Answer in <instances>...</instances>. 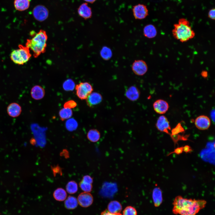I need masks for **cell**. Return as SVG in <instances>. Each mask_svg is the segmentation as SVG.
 <instances>
[{"mask_svg": "<svg viewBox=\"0 0 215 215\" xmlns=\"http://www.w3.org/2000/svg\"><path fill=\"white\" fill-rule=\"evenodd\" d=\"M122 209L120 203L117 201H111L108 204V210L112 213H120Z\"/></svg>", "mask_w": 215, "mask_h": 215, "instance_id": "obj_21", "label": "cell"}, {"mask_svg": "<svg viewBox=\"0 0 215 215\" xmlns=\"http://www.w3.org/2000/svg\"><path fill=\"white\" fill-rule=\"evenodd\" d=\"M54 198L56 200L62 201L65 200L67 197V194L65 191L62 188L56 189L53 194Z\"/></svg>", "mask_w": 215, "mask_h": 215, "instance_id": "obj_23", "label": "cell"}, {"mask_svg": "<svg viewBox=\"0 0 215 215\" xmlns=\"http://www.w3.org/2000/svg\"><path fill=\"white\" fill-rule=\"evenodd\" d=\"M156 126L159 131L169 134L168 130H171L170 122L167 118L164 115H161L158 119Z\"/></svg>", "mask_w": 215, "mask_h": 215, "instance_id": "obj_11", "label": "cell"}, {"mask_svg": "<svg viewBox=\"0 0 215 215\" xmlns=\"http://www.w3.org/2000/svg\"><path fill=\"white\" fill-rule=\"evenodd\" d=\"M132 11L134 18L137 19H144L148 14L147 6L142 4H138L134 6L132 9Z\"/></svg>", "mask_w": 215, "mask_h": 215, "instance_id": "obj_8", "label": "cell"}, {"mask_svg": "<svg viewBox=\"0 0 215 215\" xmlns=\"http://www.w3.org/2000/svg\"><path fill=\"white\" fill-rule=\"evenodd\" d=\"M101 215H122L120 213H112L106 210L102 212Z\"/></svg>", "mask_w": 215, "mask_h": 215, "instance_id": "obj_35", "label": "cell"}, {"mask_svg": "<svg viewBox=\"0 0 215 215\" xmlns=\"http://www.w3.org/2000/svg\"><path fill=\"white\" fill-rule=\"evenodd\" d=\"M77 96L81 100L86 99L93 90L92 85L87 82H81L75 87Z\"/></svg>", "mask_w": 215, "mask_h": 215, "instance_id": "obj_5", "label": "cell"}, {"mask_svg": "<svg viewBox=\"0 0 215 215\" xmlns=\"http://www.w3.org/2000/svg\"><path fill=\"white\" fill-rule=\"evenodd\" d=\"M66 188L67 192L69 194H72L75 193L78 190V185L76 182L71 181L67 184Z\"/></svg>", "mask_w": 215, "mask_h": 215, "instance_id": "obj_27", "label": "cell"}, {"mask_svg": "<svg viewBox=\"0 0 215 215\" xmlns=\"http://www.w3.org/2000/svg\"><path fill=\"white\" fill-rule=\"evenodd\" d=\"M22 110L21 106L16 102L10 104L7 108V112L8 115L14 118L19 116L21 113Z\"/></svg>", "mask_w": 215, "mask_h": 215, "instance_id": "obj_14", "label": "cell"}, {"mask_svg": "<svg viewBox=\"0 0 215 215\" xmlns=\"http://www.w3.org/2000/svg\"><path fill=\"white\" fill-rule=\"evenodd\" d=\"M75 86L74 81L71 79L66 80L64 82L63 85V89L65 91H69L73 90Z\"/></svg>", "mask_w": 215, "mask_h": 215, "instance_id": "obj_29", "label": "cell"}, {"mask_svg": "<svg viewBox=\"0 0 215 215\" xmlns=\"http://www.w3.org/2000/svg\"><path fill=\"white\" fill-rule=\"evenodd\" d=\"M140 92L139 89L135 86H131L127 89L125 93V96L129 100L135 101L139 98Z\"/></svg>", "mask_w": 215, "mask_h": 215, "instance_id": "obj_15", "label": "cell"}, {"mask_svg": "<svg viewBox=\"0 0 215 215\" xmlns=\"http://www.w3.org/2000/svg\"><path fill=\"white\" fill-rule=\"evenodd\" d=\"M73 114L72 111L71 109L63 108L61 109L59 112L60 119L63 121L70 118Z\"/></svg>", "mask_w": 215, "mask_h": 215, "instance_id": "obj_25", "label": "cell"}, {"mask_svg": "<svg viewBox=\"0 0 215 215\" xmlns=\"http://www.w3.org/2000/svg\"><path fill=\"white\" fill-rule=\"evenodd\" d=\"M102 97L99 93L92 92L87 97L86 102L87 105L90 108H93L102 101Z\"/></svg>", "mask_w": 215, "mask_h": 215, "instance_id": "obj_13", "label": "cell"}, {"mask_svg": "<svg viewBox=\"0 0 215 215\" xmlns=\"http://www.w3.org/2000/svg\"><path fill=\"white\" fill-rule=\"evenodd\" d=\"M82 180L85 182L91 184H92L93 182V178L88 175L84 176Z\"/></svg>", "mask_w": 215, "mask_h": 215, "instance_id": "obj_33", "label": "cell"}, {"mask_svg": "<svg viewBox=\"0 0 215 215\" xmlns=\"http://www.w3.org/2000/svg\"><path fill=\"white\" fill-rule=\"evenodd\" d=\"M44 89L41 86L36 85L31 88L30 94L32 97L36 100H40L44 97L45 95Z\"/></svg>", "mask_w": 215, "mask_h": 215, "instance_id": "obj_16", "label": "cell"}, {"mask_svg": "<svg viewBox=\"0 0 215 215\" xmlns=\"http://www.w3.org/2000/svg\"><path fill=\"white\" fill-rule=\"evenodd\" d=\"M208 17L212 20H215V9L214 8H212L209 10L208 13Z\"/></svg>", "mask_w": 215, "mask_h": 215, "instance_id": "obj_34", "label": "cell"}, {"mask_svg": "<svg viewBox=\"0 0 215 215\" xmlns=\"http://www.w3.org/2000/svg\"><path fill=\"white\" fill-rule=\"evenodd\" d=\"M208 72L205 70H203L201 73L202 76L204 78H206L207 77L208 75Z\"/></svg>", "mask_w": 215, "mask_h": 215, "instance_id": "obj_39", "label": "cell"}, {"mask_svg": "<svg viewBox=\"0 0 215 215\" xmlns=\"http://www.w3.org/2000/svg\"><path fill=\"white\" fill-rule=\"evenodd\" d=\"M31 56L30 49L25 45L19 44L17 49L11 52L10 58L15 64L22 65L28 62Z\"/></svg>", "mask_w": 215, "mask_h": 215, "instance_id": "obj_4", "label": "cell"}, {"mask_svg": "<svg viewBox=\"0 0 215 215\" xmlns=\"http://www.w3.org/2000/svg\"><path fill=\"white\" fill-rule=\"evenodd\" d=\"M30 1L31 0H15V8L19 11H24L29 7Z\"/></svg>", "mask_w": 215, "mask_h": 215, "instance_id": "obj_20", "label": "cell"}, {"mask_svg": "<svg viewBox=\"0 0 215 215\" xmlns=\"http://www.w3.org/2000/svg\"><path fill=\"white\" fill-rule=\"evenodd\" d=\"M206 203L205 200L188 199L178 196L173 200L172 211L175 214L196 215L205 207Z\"/></svg>", "mask_w": 215, "mask_h": 215, "instance_id": "obj_1", "label": "cell"}, {"mask_svg": "<svg viewBox=\"0 0 215 215\" xmlns=\"http://www.w3.org/2000/svg\"><path fill=\"white\" fill-rule=\"evenodd\" d=\"M77 199L80 205L84 208L90 206L93 202V197L91 194L85 192L79 195Z\"/></svg>", "mask_w": 215, "mask_h": 215, "instance_id": "obj_10", "label": "cell"}, {"mask_svg": "<svg viewBox=\"0 0 215 215\" xmlns=\"http://www.w3.org/2000/svg\"><path fill=\"white\" fill-rule=\"evenodd\" d=\"M137 212L136 209L131 206L125 208L123 211V215H137Z\"/></svg>", "mask_w": 215, "mask_h": 215, "instance_id": "obj_31", "label": "cell"}, {"mask_svg": "<svg viewBox=\"0 0 215 215\" xmlns=\"http://www.w3.org/2000/svg\"><path fill=\"white\" fill-rule=\"evenodd\" d=\"M183 151L182 147H178L175 149L174 151L171 153H175L177 154H180L182 153Z\"/></svg>", "mask_w": 215, "mask_h": 215, "instance_id": "obj_37", "label": "cell"}, {"mask_svg": "<svg viewBox=\"0 0 215 215\" xmlns=\"http://www.w3.org/2000/svg\"><path fill=\"white\" fill-rule=\"evenodd\" d=\"M79 186L81 189L85 192L89 193L92 189V184L85 182L82 180L79 183Z\"/></svg>", "mask_w": 215, "mask_h": 215, "instance_id": "obj_30", "label": "cell"}, {"mask_svg": "<svg viewBox=\"0 0 215 215\" xmlns=\"http://www.w3.org/2000/svg\"><path fill=\"white\" fill-rule=\"evenodd\" d=\"M211 120L207 116L201 115L198 116L194 122L196 127L198 129L205 130L208 129L211 125Z\"/></svg>", "mask_w": 215, "mask_h": 215, "instance_id": "obj_9", "label": "cell"}, {"mask_svg": "<svg viewBox=\"0 0 215 215\" xmlns=\"http://www.w3.org/2000/svg\"><path fill=\"white\" fill-rule=\"evenodd\" d=\"M152 198L155 207H158L162 203L163 199L161 189L159 188H155L153 191Z\"/></svg>", "mask_w": 215, "mask_h": 215, "instance_id": "obj_19", "label": "cell"}, {"mask_svg": "<svg viewBox=\"0 0 215 215\" xmlns=\"http://www.w3.org/2000/svg\"><path fill=\"white\" fill-rule=\"evenodd\" d=\"M78 125L76 121L73 118L68 119L65 123L67 129L70 131H73L76 130L78 127Z\"/></svg>", "mask_w": 215, "mask_h": 215, "instance_id": "obj_28", "label": "cell"}, {"mask_svg": "<svg viewBox=\"0 0 215 215\" xmlns=\"http://www.w3.org/2000/svg\"><path fill=\"white\" fill-rule=\"evenodd\" d=\"M172 33L175 39L182 42H186L193 38L195 35L189 21L182 18L173 25Z\"/></svg>", "mask_w": 215, "mask_h": 215, "instance_id": "obj_3", "label": "cell"}, {"mask_svg": "<svg viewBox=\"0 0 215 215\" xmlns=\"http://www.w3.org/2000/svg\"><path fill=\"white\" fill-rule=\"evenodd\" d=\"M33 13L34 17L36 20L39 22H42L47 18L49 12L45 6L39 5L34 7Z\"/></svg>", "mask_w": 215, "mask_h": 215, "instance_id": "obj_7", "label": "cell"}, {"mask_svg": "<svg viewBox=\"0 0 215 215\" xmlns=\"http://www.w3.org/2000/svg\"><path fill=\"white\" fill-rule=\"evenodd\" d=\"M100 55L102 58L104 60H109L112 56V52L109 47L104 46L101 50Z\"/></svg>", "mask_w": 215, "mask_h": 215, "instance_id": "obj_26", "label": "cell"}, {"mask_svg": "<svg viewBox=\"0 0 215 215\" xmlns=\"http://www.w3.org/2000/svg\"><path fill=\"white\" fill-rule=\"evenodd\" d=\"M85 1L91 3H93L96 0H84Z\"/></svg>", "mask_w": 215, "mask_h": 215, "instance_id": "obj_40", "label": "cell"}, {"mask_svg": "<svg viewBox=\"0 0 215 215\" xmlns=\"http://www.w3.org/2000/svg\"><path fill=\"white\" fill-rule=\"evenodd\" d=\"M131 69L133 73L136 75L142 76L147 72L148 67L146 62L142 60H135L133 63Z\"/></svg>", "mask_w": 215, "mask_h": 215, "instance_id": "obj_6", "label": "cell"}, {"mask_svg": "<svg viewBox=\"0 0 215 215\" xmlns=\"http://www.w3.org/2000/svg\"><path fill=\"white\" fill-rule=\"evenodd\" d=\"M78 12L79 14L85 19H89L92 16L91 9L86 3L82 4L79 6Z\"/></svg>", "mask_w": 215, "mask_h": 215, "instance_id": "obj_17", "label": "cell"}, {"mask_svg": "<svg viewBox=\"0 0 215 215\" xmlns=\"http://www.w3.org/2000/svg\"><path fill=\"white\" fill-rule=\"evenodd\" d=\"M30 34L32 38L27 39L25 45L32 52L33 56L36 58L45 52L47 36L46 32L42 30L37 33L31 31Z\"/></svg>", "mask_w": 215, "mask_h": 215, "instance_id": "obj_2", "label": "cell"}, {"mask_svg": "<svg viewBox=\"0 0 215 215\" xmlns=\"http://www.w3.org/2000/svg\"><path fill=\"white\" fill-rule=\"evenodd\" d=\"M210 114L211 119L214 123L215 122V110L214 109L211 110Z\"/></svg>", "mask_w": 215, "mask_h": 215, "instance_id": "obj_38", "label": "cell"}, {"mask_svg": "<svg viewBox=\"0 0 215 215\" xmlns=\"http://www.w3.org/2000/svg\"><path fill=\"white\" fill-rule=\"evenodd\" d=\"M77 105L76 103L74 100H70L65 102L64 105V108L71 109L75 107Z\"/></svg>", "mask_w": 215, "mask_h": 215, "instance_id": "obj_32", "label": "cell"}, {"mask_svg": "<svg viewBox=\"0 0 215 215\" xmlns=\"http://www.w3.org/2000/svg\"><path fill=\"white\" fill-rule=\"evenodd\" d=\"M153 107L154 111L157 113L163 114L168 110L169 105L166 101L162 99L156 101L153 103Z\"/></svg>", "mask_w": 215, "mask_h": 215, "instance_id": "obj_12", "label": "cell"}, {"mask_svg": "<svg viewBox=\"0 0 215 215\" xmlns=\"http://www.w3.org/2000/svg\"><path fill=\"white\" fill-rule=\"evenodd\" d=\"M183 151L188 153L191 152L192 151L191 147L188 145H186L182 147Z\"/></svg>", "mask_w": 215, "mask_h": 215, "instance_id": "obj_36", "label": "cell"}, {"mask_svg": "<svg viewBox=\"0 0 215 215\" xmlns=\"http://www.w3.org/2000/svg\"><path fill=\"white\" fill-rule=\"evenodd\" d=\"M143 33L144 36L149 39L154 38L157 34V31L155 26L152 24H148L144 28Z\"/></svg>", "mask_w": 215, "mask_h": 215, "instance_id": "obj_18", "label": "cell"}, {"mask_svg": "<svg viewBox=\"0 0 215 215\" xmlns=\"http://www.w3.org/2000/svg\"><path fill=\"white\" fill-rule=\"evenodd\" d=\"M87 137L90 141L93 142H96L100 139V134L96 129H90L87 133Z\"/></svg>", "mask_w": 215, "mask_h": 215, "instance_id": "obj_24", "label": "cell"}, {"mask_svg": "<svg viewBox=\"0 0 215 215\" xmlns=\"http://www.w3.org/2000/svg\"><path fill=\"white\" fill-rule=\"evenodd\" d=\"M77 199L73 196H70L64 201L65 207L68 209H73L76 208L78 205Z\"/></svg>", "mask_w": 215, "mask_h": 215, "instance_id": "obj_22", "label": "cell"}]
</instances>
